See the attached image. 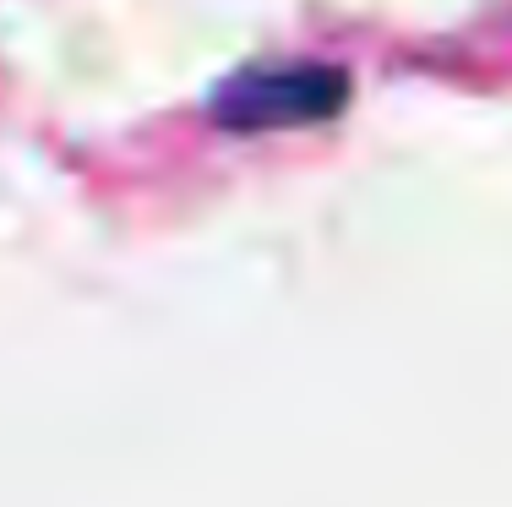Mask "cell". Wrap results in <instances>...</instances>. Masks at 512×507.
<instances>
[{
    "label": "cell",
    "mask_w": 512,
    "mask_h": 507,
    "mask_svg": "<svg viewBox=\"0 0 512 507\" xmlns=\"http://www.w3.org/2000/svg\"><path fill=\"white\" fill-rule=\"evenodd\" d=\"M349 82L344 66L327 60H295V66H246L229 82H218L207 115L229 137H267V131H300L327 126L333 115L349 110Z\"/></svg>",
    "instance_id": "obj_1"
}]
</instances>
